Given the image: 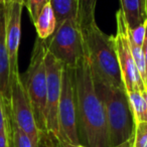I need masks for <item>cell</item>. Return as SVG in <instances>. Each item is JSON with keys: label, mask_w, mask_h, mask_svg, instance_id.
Instances as JSON below:
<instances>
[{"label": "cell", "mask_w": 147, "mask_h": 147, "mask_svg": "<svg viewBox=\"0 0 147 147\" xmlns=\"http://www.w3.org/2000/svg\"><path fill=\"white\" fill-rule=\"evenodd\" d=\"M74 81L80 144L87 147H109L105 109L95 89L86 53L74 69Z\"/></svg>", "instance_id": "1"}, {"label": "cell", "mask_w": 147, "mask_h": 147, "mask_svg": "<svg viewBox=\"0 0 147 147\" xmlns=\"http://www.w3.org/2000/svg\"><path fill=\"white\" fill-rule=\"evenodd\" d=\"M85 53L94 80L117 88H124L112 35L104 33L97 23L82 31Z\"/></svg>", "instance_id": "2"}, {"label": "cell", "mask_w": 147, "mask_h": 147, "mask_svg": "<svg viewBox=\"0 0 147 147\" xmlns=\"http://www.w3.org/2000/svg\"><path fill=\"white\" fill-rule=\"evenodd\" d=\"M94 85L105 109L109 147H116L129 140L135 127L127 92L98 80Z\"/></svg>", "instance_id": "3"}, {"label": "cell", "mask_w": 147, "mask_h": 147, "mask_svg": "<svg viewBox=\"0 0 147 147\" xmlns=\"http://www.w3.org/2000/svg\"><path fill=\"white\" fill-rule=\"evenodd\" d=\"M47 51V41L37 38L33 47L28 69L23 77V80L21 79L32 108L35 122L40 132L42 133L43 138L47 137L45 128L47 71L45 63Z\"/></svg>", "instance_id": "4"}, {"label": "cell", "mask_w": 147, "mask_h": 147, "mask_svg": "<svg viewBox=\"0 0 147 147\" xmlns=\"http://www.w3.org/2000/svg\"><path fill=\"white\" fill-rule=\"evenodd\" d=\"M45 41L47 51L65 67L75 69L85 55L84 38L77 18H69L57 25L55 33Z\"/></svg>", "instance_id": "5"}, {"label": "cell", "mask_w": 147, "mask_h": 147, "mask_svg": "<svg viewBox=\"0 0 147 147\" xmlns=\"http://www.w3.org/2000/svg\"><path fill=\"white\" fill-rule=\"evenodd\" d=\"M59 143L80 144L77 127V105L74 69L63 65L61 92L59 103Z\"/></svg>", "instance_id": "6"}, {"label": "cell", "mask_w": 147, "mask_h": 147, "mask_svg": "<svg viewBox=\"0 0 147 147\" xmlns=\"http://www.w3.org/2000/svg\"><path fill=\"white\" fill-rule=\"evenodd\" d=\"M10 113L13 122L29 137L33 147H41L43 135L35 122L20 74L10 78Z\"/></svg>", "instance_id": "7"}, {"label": "cell", "mask_w": 147, "mask_h": 147, "mask_svg": "<svg viewBox=\"0 0 147 147\" xmlns=\"http://www.w3.org/2000/svg\"><path fill=\"white\" fill-rule=\"evenodd\" d=\"M116 21L117 32L115 35H112V37L118 57L124 88L127 93L134 91L143 92L147 88L137 69L134 59L131 53L128 38V26L121 10H118V12L116 13Z\"/></svg>", "instance_id": "8"}, {"label": "cell", "mask_w": 147, "mask_h": 147, "mask_svg": "<svg viewBox=\"0 0 147 147\" xmlns=\"http://www.w3.org/2000/svg\"><path fill=\"white\" fill-rule=\"evenodd\" d=\"M47 71V107H45V128L47 135L53 142L59 143V103L61 92V75L63 65L49 51L45 57Z\"/></svg>", "instance_id": "9"}, {"label": "cell", "mask_w": 147, "mask_h": 147, "mask_svg": "<svg viewBox=\"0 0 147 147\" xmlns=\"http://www.w3.org/2000/svg\"><path fill=\"white\" fill-rule=\"evenodd\" d=\"M6 5V45L9 57L10 78L18 75V49L21 37V13L23 4L8 2Z\"/></svg>", "instance_id": "10"}, {"label": "cell", "mask_w": 147, "mask_h": 147, "mask_svg": "<svg viewBox=\"0 0 147 147\" xmlns=\"http://www.w3.org/2000/svg\"><path fill=\"white\" fill-rule=\"evenodd\" d=\"M0 96L10 103V67L6 45V5L0 3Z\"/></svg>", "instance_id": "11"}, {"label": "cell", "mask_w": 147, "mask_h": 147, "mask_svg": "<svg viewBox=\"0 0 147 147\" xmlns=\"http://www.w3.org/2000/svg\"><path fill=\"white\" fill-rule=\"evenodd\" d=\"M33 24L36 29L37 36L40 39L47 40L55 33L57 23L51 3L49 2L43 7Z\"/></svg>", "instance_id": "12"}, {"label": "cell", "mask_w": 147, "mask_h": 147, "mask_svg": "<svg viewBox=\"0 0 147 147\" xmlns=\"http://www.w3.org/2000/svg\"><path fill=\"white\" fill-rule=\"evenodd\" d=\"M2 103L4 107L6 127L8 129L9 137H10V147H33V144L29 137L13 122L10 113V103L3 102V101Z\"/></svg>", "instance_id": "13"}, {"label": "cell", "mask_w": 147, "mask_h": 147, "mask_svg": "<svg viewBox=\"0 0 147 147\" xmlns=\"http://www.w3.org/2000/svg\"><path fill=\"white\" fill-rule=\"evenodd\" d=\"M120 10L124 15L129 29L135 28L147 21L141 10L140 0H120Z\"/></svg>", "instance_id": "14"}, {"label": "cell", "mask_w": 147, "mask_h": 147, "mask_svg": "<svg viewBox=\"0 0 147 147\" xmlns=\"http://www.w3.org/2000/svg\"><path fill=\"white\" fill-rule=\"evenodd\" d=\"M96 4L97 0H77V21L82 31L96 22Z\"/></svg>", "instance_id": "15"}, {"label": "cell", "mask_w": 147, "mask_h": 147, "mask_svg": "<svg viewBox=\"0 0 147 147\" xmlns=\"http://www.w3.org/2000/svg\"><path fill=\"white\" fill-rule=\"evenodd\" d=\"M57 25L69 18H77V0H49Z\"/></svg>", "instance_id": "16"}, {"label": "cell", "mask_w": 147, "mask_h": 147, "mask_svg": "<svg viewBox=\"0 0 147 147\" xmlns=\"http://www.w3.org/2000/svg\"><path fill=\"white\" fill-rule=\"evenodd\" d=\"M134 123L147 122V102L138 91L127 93Z\"/></svg>", "instance_id": "17"}, {"label": "cell", "mask_w": 147, "mask_h": 147, "mask_svg": "<svg viewBox=\"0 0 147 147\" xmlns=\"http://www.w3.org/2000/svg\"><path fill=\"white\" fill-rule=\"evenodd\" d=\"M129 144L130 147H147V122L135 124Z\"/></svg>", "instance_id": "18"}, {"label": "cell", "mask_w": 147, "mask_h": 147, "mask_svg": "<svg viewBox=\"0 0 147 147\" xmlns=\"http://www.w3.org/2000/svg\"><path fill=\"white\" fill-rule=\"evenodd\" d=\"M49 2V0H24V5L28 10L32 22H34L40 11Z\"/></svg>", "instance_id": "19"}, {"label": "cell", "mask_w": 147, "mask_h": 147, "mask_svg": "<svg viewBox=\"0 0 147 147\" xmlns=\"http://www.w3.org/2000/svg\"><path fill=\"white\" fill-rule=\"evenodd\" d=\"M145 32H146V22H144L143 24L139 25V26L135 27V28H133V29L128 28L129 37L132 39L133 42L140 45V47H142L143 42H144Z\"/></svg>", "instance_id": "20"}, {"label": "cell", "mask_w": 147, "mask_h": 147, "mask_svg": "<svg viewBox=\"0 0 147 147\" xmlns=\"http://www.w3.org/2000/svg\"><path fill=\"white\" fill-rule=\"evenodd\" d=\"M0 147H10V137H9L8 129L0 132Z\"/></svg>", "instance_id": "21"}, {"label": "cell", "mask_w": 147, "mask_h": 147, "mask_svg": "<svg viewBox=\"0 0 147 147\" xmlns=\"http://www.w3.org/2000/svg\"><path fill=\"white\" fill-rule=\"evenodd\" d=\"M6 130V119H5L4 107H3L2 99L0 96V132Z\"/></svg>", "instance_id": "22"}, {"label": "cell", "mask_w": 147, "mask_h": 147, "mask_svg": "<svg viewBox=\"0 0 147 147\" xmlns=\"http://www.w3.org/2000/svg\"><path fill=\"white\" fill-rule=\"evenodd\" d=\"M143 53L145 57V63H146V87H147V21H146V32H145V38L143 42Z\"/></svg>", "instance_id": "23"}, {"label": "cell", "mask_w": 147, "mask_h": 147, "mask_svg": "<svg viewBox=\"0 0 147 147\" xmlns=\"http://www.w3.org/2000/svg\"><path fill=\"white\" fill-rule=\"evenodd\" d=\"M57 147H87V146H84L82 144H73V143L61 142V143H57Z\"/></svg>", "instance_id": "24"}, {"label": "cell", "mask_w": 147, "mask_h": 147, "mask_svg": "<svg viewBox=\"0 0 147 147\" xmlns=\"http://www.w3.org/2000/svg\"><path fill=\"white\" fill-rule=\"evenodd\" d=\"M140 5H141V10H142L143 15L147 19V0H140Z\"/></svg>", "instance_id": "25"}, {"label": "cell", "mask_w": 147, "mask_h": 147, "mask_svg": "<svg viewBox=\"0 0 147 147\" xmlns=\"http://www.w3.org/2000/svg\"><path fill=\"white\" fill-rule=\"evenodd\" d=\"M42 140L45 142V147H57V145H55L49 138H43Z\"/></svg>", "instance_id": "26"}, {"label": "cell", "mask_w": 147, "mask_h": 147, "mask_svg": "<svg viewBox=\"0 0 147 147\" xmlns=\"http://www.w3.org/2000/svg\"><path fill=\"white\" fill-rule=\"evenodd\" d=\"M8 2H18V3H22L24 5V0H5V3Z\"/></svg>", "instance_id": "27"}, {"label": "cell", "mask_w": 147, "mask_h": 147, "mask_svg": "<svg viewBox=\"0 0 147 147\" xmlns=\"http://www.w3.org/2000/svg\"><path fill=\"white\" fill-rule=\"evenodd\" d=\"M116 147H130V144H129V140L126 141V142H124V143H122V144L118 145V146H116Z\"/></svg>", "instance_id": "28"}, {"label": "cell", "mask_w": 147, "mask_h": 147, "mask_svg": "<svg viewBox=\"0 0 147 147\" xmlns=\"http://www.w3.org/2000/svg\"><path fill=\"white\" fill-rule=\"evenodd\" d=\"M142 93V96H143V98L145 99V101L147 102V89L145 91H143V92H141Z\"/></svg>", "instance_id": "29"}, {"label": "cell", "mask_w": 147, "mask_h": 147, "mask_svg": "<svg viewBox=\"0 0 147 147\" xmlns=\"http://www.w3.org/2000/svg\"><path fill=\"white\" fill-rule=\"evenodd\" d=\"M0 3H5V0H0Z\"/></svg>", "instance_id": "30"}]
</instances>
